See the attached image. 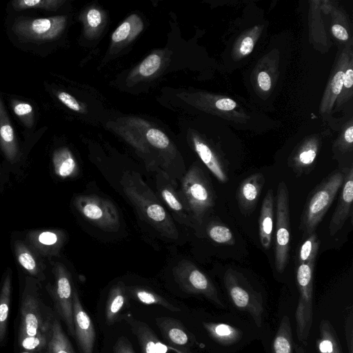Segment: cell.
<instances>
[{"mask_svg": "<svg viewBox=\"0 0 353 353\" xmlns=\"http://www.w3.org/2000/svg\"><path fill=\"white\" fill-rule=\"evenodd\" d=\"M39 287V280L26 277L21 300L18 336H32L52 331L56 316L43 302Z\"/></svg>", "mask_w": 353, "mask_h": 353, "instance_id": "obj_1", "label": "cell"}, {"mask_svg": "<svg viewBox=\"0 0 353 353\" xmlns=\"http://www.w3.org/2000/svg\"><path fill=\"white\" fill-rule=\"evenodd\" d=\"M343 180V174L335 172L310 193L301 216L300 229L303 238L315 232L332 204Z\"/></svg>", "mask_w": 353, "mask_h": 353, "instance_id": "obj_2", "label": "cell"}, {"mask_svg": "<svg viewBox=\"0 0 353 353\" xmlns=\"http://www.w3.org/2000/svg\"><path fill=\"white\" fill-rule=\"evenodd\" d=\"M315 261L297 265L296 283L299 292L296 310V335L307 345L313 320V281Z\"/></svg>", "mask_w": 353, "mask_h": 353, "instance_id": "obj_3", "label": "cell"}, {"mask_svg": "<svg viewBox=\"0 0 353 353\" xmlns=\"http://www.w3.org/2000/svg\"><path fill=\"white\" fill-rule=\"evenodd\" d=\"M223 282L235 306L248 312L256 325L261 327L264 312L261 294L252 288L241 274L231 268L225 272Z\"/></svg>", "mask_w": 353, "mask_h": 353, "instance_id": "obj_4", "label": "cell"}, {"mask_svg": "<svg viewBox=\"0 0 353 353\" xmlns=\"http://www.w3.org/2000/svg\"><path fill=\"white\" fill-rule=\"evenodd\" d=\"M289 193L284 182L277 188L276 200V232L274 263L276 270L282 273L288 262L290 242Z\"/></svg>", "mask_w": 353, "mask_h": 353, "instance_id": "obj_5", "label": "cell"}, {"mask_svg": "<svg viewBox=\"0 0 353 353\" xmlns=\"http://www.w3.org/2000/svg\"><path fill=\"white\" fill-rule=\"evenodd\" d=\"M65 23V18L61 16L24 19L16 21L12 29L21 41L43 42L56 39L64 28Z\"/></svg>", "mask_w": 353, "mask_h": 353, "instance_id": "obj_6", "label": "cell"}, {"mask_svg": "<svg viewBox=\"0 0 353 353\" xmlns=\"http://www.w3.org/2000/svg\"><path fill=\"white\" fill-rule=\"evenodd\" d=\"M57 316L65 323L68 334L74 337L72 312L73 292L70 278L61 267L55 274V284L50 290Z\"/></svg>", "mask_w": 353, "mask_h": 353, "instance_id": "obj_7", "label": "cell"}, {"mask_svg": "<svg viewBox=\"0 0 353 353\" xmlns=\"http://www.w3.org/2000/svg\"><path fill=\"white\" fill-rule=\"evenodd\" d=\"M72 312L74 338L81 353H93L96 332L88 314L81 305L76 291L73 292Z\"/></svg>", "mask_w": 353, "mask_h": 353, "instance_id": "obj_8", "label": "cell"}, {"mask_svg": "<svg viewBox=\"0 0 353 353\" xmlns=\"http://www.w3.org/2000/svg\"><path fill=\"white\" fill-rule=\"evenodd\" d=\"M126 321L138 340L141 353H192L162 342L147 323L134 319L130 314H128Z\"/></svg>", "mask_w": 353, "mask_h": 353, "instance_id": "obj_9", "label": "cell"}, {"mask_svg": "<svg viewBox=\"0 0 353 353\" xmlns=\"http://www.w3.org/2000/svg\"><path fill=\"white\" fill-rule=\"evenodd\" d=\"M342 190L336 208L333 213L329 225V232L334 235L343 226L345 221L352 216V205L353 201V170L344 175Z\"/></svg>", "mask_w": 353, "mask_h": 353, "instance_id": "obj_10", "label": "cell"}, {"mask_svg": "<svg viewBox=\"0 0 353 353\" xmlns=\"http://www.w3.org/2000/svg\"><path fill=\"white\" fill-rule=\"evenodd\" d=\"M155 321L166 344L176 348L189 350V347L194 343L193 336L180 321L163 316L156 318Z\"/></svg>", "mask_w": 353, "mask_h": 353, "instance_id": "obj_11", "label": "cell"}, {"mask_svg": "<svg viewBox=\"0 0 353 353\" xmlns=\"http://www.w3.org/2000/svg\"><path fill=\"white\" fill-rule=\"evenodd\" d=\"M350 48L347 46L339 58L334 72L325 89L320 105L321 113H327L332 110L333 105L341 91L344 74L350 60Z\"/></svg>", "mask_w": 353, "mask_h": 353, "instance_id": "obj_12", "label": "cell"}, {"mask_svg": "<svg viewBox=\"0 0 353 353\" xmlns=\"http://www.w3.org/2000/svg\"><path fill=\"white\" fill-rule=\"evenodd\" d=\"M264 183L265 178L261 173L253 174L241 182L236 199L242 214L248 215L254 210Z\"/></svg>", "mask_w": 353, "mask_h": 353, "instance_id": "obj_13", "label": "cell"}, {"mask_svg": "<svg viewBox=\"0 0 353 353\" xmlns=\"http://www.w3.org/2000/svg\"><path fill=\"white\" fill-rule=\"evenodd\" d=\"M182 283L183 286L188 292L203 294L215 304L223 306L216 288L210 279L198 269L190 270L186 276L182 277Z\"/></svg>", "mask_w": 353, "mask_h": 353, "instance_id": "obj_14", "label": "cell"}, {"mask_svg": "<svg viewBox=\"0 0 353 353\" xmlns=\"http://www.w3.org/2000/svg\"><path fill=\"white\" fill-rule=\"evenodd\" d=\"M188 185V194L190 203L198 214H203L213 205L212 190L198 172L192 173Z\"/></svg>", "mask_w": 353, "mask_h": 353, "instance_id": "obj_15", "label": "cell"}, {"mask_svg": "<svg viewBox=\"0 0 353 353\" xmlns=\"http://www.w3.org/2000/svg\"><path fill=\"white\" fill-rule=\"evenodd\" d=\"M0 145L2 150L10 162L19 158V147L6 110L0 99Z\"/></svg>", "mask_w": 353, "mask_h": 353, "instance_id": "obj_16", "label": "cell"}, {"mask_svg": "<svg viewBox=\"0 0 353 353\" xmlns=\"http://www.w3.org/2000/svg\"><path fill=\"white\" fill-rule=\"evenodd\" d=\"M274 223V195L269 190L263 199L259 219V233L262 247L268 250L271 245Z\"/></svg>", "mask_w": 353, "mask_h": 353, "instance_id": "obj_17", "label": "cell"}, {"mask_svg": "<svg viewBox=\"0 0 353 353\" xmlns=\"http://www.w3.org/2000/svg\"><path fill=\"white\" fill-rule=\"evenodd\" d=\"M194 144L195 150L200 159L214 176L220 182L226 183L228 180V176L225 165L223 164L208 145L196 139H194Z\"/></svg>", "mask_w": 353, "mask_h": 353, "instance_id": "obj_18", "label": "cell"}, {"mask_svg": "<svg viewBox=\"0 0 353 353\" xmlns=\"http://www.w3.org/2000/svg\"><path fill=\"white\" fill-rule=\"evenodd\" d=\"M128 303L124 289L119 285L110 292L105 308V323L111 325L119 321V316Z\"/></svg>", "mask_w": 353, "mask_h": 353, "instance_id": "obj_19", "label": "cell"}, {"mask_svg": "<svg viewBox=\"0 0 353 353\" xmlns=\"http://www.w3.org/2000/svg\"><path fill=\"white\" fill-rule=\"evenodd\" d=\"M12 271L8 269L0 291V342L6 334L11 303Z\"/></svg>", "mask_w": 353, "mask_h": 353, "instance_id": "obj_20", "label": "cell"}, {"mask_svg": "<svg viewBox=\"0 0 353 353\" xmlns=\"http://www.w3.org/2000/svg\"><path fill=\"white\" fill-rule=\"evenodd\" d=\"M14 251L19 263L32 276L39 281H43L45 279L34 255L22 242H15Z\"/></svg>", "mask_w": 353, "mask_h": 353, "instance_id": "obj_21", "label": "cell"}, {"mask_svg": "<svg viewBox=\"0 0 353 353\" xmlns=\"http://www.w3.org/2000/svg\"><path fill=\"white\" fill-rule=\"evenodd\" d=\"M203 326L212 339L223 344H232L241 338L239 330L225 323H204Z\"/></svg>", "mask_w": 353, "mask_h": 353, "instance_id": "obj_22", "label": "cell"}, {"mask_svg": "<svg viewBox=\"0 0 353 353\" xmlns=\"http://www.w3.org/2000/svg\"><path fill=\"white\" fill-rule=\"evenodd\" d=\"M273 353H293V339L290 319L284 316L273 341Z\"/></svg>", "mask_w": 353, "mask_h": 353, "instance_id": "obj_23", "label": "cell"}, {"mask_svg": "<svg viewBox=\"0 0 353 353\" xmlns=\"http://www.w3.org/2000/svg\"><path fill=\"white\" fill-rule=\"evenodd\" d=\"M48 350L49 353H75L57 316L54 318L52 323V335Z\"/></svg>", "mask_w": 353, "mask_h": 353, "instance_id": "obj_24", "label": "cell"}, {"mask_svg": "<svg viewBox=\"0 0 353 353\" xmlns=\"http://www.w3.org/2000/svg\"><path fill=\"white\" fill-rule=\"evenodd\" d=\"M317 345L320 353H342L338 338L327 321L321 323V338Z\"/></svg>", "mask_w": 353, "mask_h": 353, "instance_id": "obj_25", "label": "cell"}, {"mask_svg": "<svg viewBox=\"0 0 353 353\" xmlns=\"http://www.w3.org/2000/svg\"><path fill=\"white\" fill-rule=\"evenodd\" d=\"M317 150L316 143L309 142L296 153L292 161V167L296 174H302L310 168L316 157Z\"/></svg>", "mask_w": 353, "mask_h": 353, "instance_id": "obj_26", "label": "cell"}, {"mask_svg": "<svg viewBox=\"0 0 353 353\" xmlns=\"http://www.w3.org/2000/svg\"><path fill=\"white\" fill-rule=\"evenodd\" d=\"M54 171L61 177H67L74 172L76 163L70 152L66 148L56 150L52 158Z\"/></svg>", "mask_w": 353, "mask_h": 353, "instance_id": "obj_27", "label": "cell"}, {"mask_svg": "<svg viewBox=\"0 0 353 353\" xmlns=\"http://www.w3.org/2000/svg\"><path fill=\"white\" fill-rule=\"evenodd\" d=\"M320 246V240L315 232L311 234L299 246L296 255L297 265L316 260Z\"/></svg>", "mask_w": 353, "mask_h": 353, "instance_id": "obj_28", "label": "cell"}, {"mask_svg": "<svg viewBox=\"0 0 353 353\" xmlns=\"http://www.w3.org/2000/svg\"><path fill=\"white\" fill-rule=\"evenodd\" d=\"M51 335L52 331L32 336H18V342L21 348L26 352H42L48 350Z\"/></svg>", "mask_w": 353, "mask_h": 353, "instance_id": "obj_29", "label": "cell"}, {"mask_svg": "<svg viewBox=\"0 0 353 353\" xmlns=\"http://www.w3.org/2000/svg\"><path fill=\"white\" fill-rule=\"evenodd\" d=\"M132 296L138 301L147 305H158L171 312H179L181 309L172 304L163 297L145 289H135L132 292Z\"/></svg>", "mask_w": 353, "mask_h": 353, "instance_id": "obj_30", "label": "cell"}, {"mask_svg": "<svg viewBox=\"0 0 353 353\" xmlns=\"http://www.w3.org/2000/svg\"><path fill=\"white\" fill-rule=\"evenodd\" d=\"M62 1L59 0H16L12 2L15 10L28 8H42L45 10H55Z\"/></svg>", "mask_w": 353, "mask_h": 353, "instance_id": "obj_31", "label": "cell"}, {"mask_svg": "<svg viewBox=\"0 0 353 353\" xmlns=\"http://www.w3.org/2000/svg\"><path fill=\"white\" fill-rule=\"evenodd\" d=\"M208 235L212 240L218 243L234 245L235 239L230 229L223 225L214 224L208 229Z\"/></svg>", "mask_w": 353, "mask_h": 353, "instance_id": "obj_32", "label": "cell"}, {"mask_svg": "<svg viewBox=\"0 0 353 353\" xmlns=\"http://www.w3.org/2000/svg\"><path fill=\"white\" fill-rule=\"evenodd\" d=\"M352 60H350L347 68L344 74L343 87L339 95L337 97V107L341 106L345 102L349 100L352 95V87L353 84Z\"/></svg>", "mask_w": 353, "mask_h": 353, "instance_id": "obj_33", "label": "cell"}, {"mask_svg": "<svg viewBox=\"0 0 353 353\" xmlns=\"http://www.w3.org/2000/svg\"><path fill=\"white\" fill-rule=\"evenodd\" d=\"M14 114L22 121L26 127L31 128L34 123V114L32 105L23 101H14L12 104Z\"/></svg>", "mask_w": 353, "mask_h": 353, "instance_id": "obj_34", "label": "cell"}, {"mask_svg": "<svg viewBox=\"0 0 353 353\" xmlns=\"http://www.w3.org/2000/svg\"><path fill=\"white\" fill-rule=\"evenodd\" d=\"M161 58L159 55L153 54L146 57L139 67V72L143 77L153 74L160 67Z\"/></svg>", "mask_w": 353, "mask_h": 353, "instance_id": "obj_35", "label": "cell"}, {"mask_svg": "<svg viewBox=\"0 0 353 353\" xmlns=\"http://www.w3.org/2000/svg\"><path fill=\"white\" fill-rule=\"evenodd\" d=\"M146 138L151 145L158 148H165L170 143L168 137L161 130L155 128L148 130Z\"/></svg>", "mask_w": 353, "mask_h": 353, "instance_id": "obj_36", "label": "cell"}, {"mask_svg": "<svg viewBox=\"0 0 353 353\" xmlns=\"http://www.w3.org/2000/svg\"><path fill=\"white\" fill-rule=\"evenodd\" d=\"M36 241L42 247H48L55 245L58 241V236L56 233L51 231H43L40 232L36 237Z\"/></svg>", "mask_w": 353, "mask_h": 353, "instance_id": "obj_37", "label": "cell"}, {"mask_svg": "<svg viewBox=\"0 0 353 353\" xmlns=\"http://www.w3.org/2000/svg\"><path fill=\"white\" fill-rule=\"evenodd\" d=\"M113 353H135L130 341L125 336H121L113 347Z\"/></svg>", "mask_w": 353, "mask_h": 353, "instance_id": "obj_38", "label": "cell"}, {"mask_svg": "<svg viewBox=\"0 0 353 353\" xmlns=\"http://www.w3.org/2000/svg\"><path fill=\"white\" fill-rule=\"evenodd\" d=\"M83 214L91 219H100L103 215L102 210L94 203H88L82 208Z\"/></svg>", "mask_w": 353, "mask_h": 353, "instance_id": "obj_39", "label": "cell"}, {"mask_svg": "<svg viewBox=\"0 0 353 353\" xmlns=\"http://www.w3.org/2000/svg\"><path fill=\"white\" fill-rule=\"evenodd\" d=\"M130 24L129 22H123L113 32L112 39L114 42H120L125 40L129 35Z\"/></svg>", "mask_w": 353, "mask_h": 353, "instance_id": "obj_40", "label": "cell"}, {"mask_svg": "<svg viewBox=\"0 0 353 353\" xmlns=\"http://www.w3.org/2000/svg\"><path fill=\"white\" fill-rule=\"evenodd\" d=\"M57 97L59 101L70 109L77 112L81 110V106L79 103L70 94L65 92H61L58 94Z\"/></svg>", "mask_w": 353, "mask_h": 353, "instance_id": "obj_41", "label": "cell"}, {"mask_svg": "<svg viewBox=\"0 0 353 353\" xmlns=\"http://www.w3.org/2000/svg\"><path fill=\"white\" fill-rule=\"evenodd\" d=\"M148 216L155 221H163L165 217V212L163 208L157 204H152L147 209Z\"/></svg>", "mask_w": 353, "mask_h": 353, "instance_id": "obj_42", "label": "cell"}, {"mask_svg": "<svg viewBox=\"0 0 353 353\" xmlns=\"http://www.w3.org/2000/svg\"><path fill=\"white\" fill-rule=\"evenodd\" d=\"M162 196L168 205L173 210L179 211L182 209L181 203L176 199L174 195L169 190H165L162 192Z\"/></svg>", "mask_w": 353, "mask_h": 353, "instance_id": "obj_43", "label": "cell"}, {"mask_svg": "<svg viewBox=\"0 0 353 353\" xmlns=\"http://www.w3.org/2000/svg\"><path fill=\"white\" fill-rule=\"evenodd\" d=\"M87 20L91 27H97L101 22L100 12L97 9L90 10L87 14Z\"/></svg>", "mask_w": 353, "mask_h": 353, "instance_id": "obj_44", "label": "cell"}, {"mask_svg": "<svg viewBox=\"0 0 353 353\" xmlns=\"http://www.w3.org/2000/svg\"><path fill=\"white\" fill-rule=\"evenodd\" d=\"M215 105L219 110L229 111L236 108V103L233 99L223 98L216 101Z\"/></svg>", "mask_w": 353, "mask_h": 353, "instance_id": "obj_45", "label": "cell"}, {"mask_svg": "<svg viewBox=\"0 0 353 353\" xmlns=\"http://www.w3.org/2000/svg\"><path fill=\"white\" fill-rule=\"evenodd\" d=\"M258 84L261 90L268 91L271 87L270 77L266 72H261L258 75Z\"/></svg>", "mask_w": 353, "mask_h": 353, "instance_id": "obj_46", "label": "cell"}, {"mask_svg": "<svg viewBox=\"0 0 353 353\" xmlns=\"http://www.w3.org/2000/svg\"><path fill=\"white\" fill-rule=\"evenodd\" d=\"M333 35L339 40L346 41L349 38L348 33L345 28L339 24H334L332 27Z\"/></svg>", "mask_w": 353, "mask_h": 353, "instance_id": "obj_47", "label": "cell"}, {"mask_svg": "<svg viewBox=\"0 0 353 353\" xmlns=\"http://www.w3.org/2000/svg\"><path fill=\"white\" fill-rule=\"evenodd\" d=\"M253 47L254 41L250 37H246L241 42L240 46V52L243 55H247L252 52Z\"/></svg>", "mask_w": 353, "mask_h": 353, "instance_id": "obj_48", "label": "cell"}, {"mask_svg": "<svg viewBox=\"0 0 353 353\" xmlns=\"http://www.w3.org/2000/svg\"><path fill=\"white\" fill-rule=\"evenodd\" d=\"M344 140L346 143V147L351 146L353 142V126H350L344 132Z\"/></svg>", "mask_w": 353, "mask_h": 353, "instance_id": "obj_49", "label": "cell"}, {"mask_svg": "<svg viewBox=\"0 0 353 353\" xmlns=\"http://www.w3.org/2000/svg\"><path fill=\"white\" fill-rule=\"evenodd\" d=\"M21 353H49V352H48V350H44V351H42V352H26V351H24V352H21Z\"/></svg>", "mask_w": 353, "mask_h": 353, "instance_id": "obj_50", "label": "cell"}]
</instances>
